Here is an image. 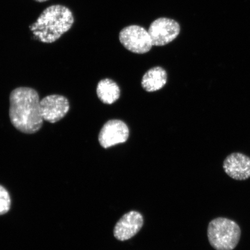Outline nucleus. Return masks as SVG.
Returning a JSON list of instances; mask_svg holds the SVG:
<instances>
[{
  "instance_id": "obj_13",
  "label": "nucleus",
  "mask_w": 250,
  "mask_h": 250,
  "mask_svg": "<svg viewBox=\"0 0 250 250\" xmlns=\"http://www.w3.org/2000/svg\"><path fill=\"white\" fill-rule=\"evenodd\" d=\"M34 1L38 2H44L45 1H48V0H34Z\"/></svg>"
},
{
  "instance_id": "obj_10",
  "label": "nucleus",
  "mask_w": 250,
  "mask_h": 250,
  "mask_svg": "<svg viewBox=\"0 0 250 250\" xmlns=\"http://www.w3.org/2000/svg\"><path fill=\"white\" fill-rule=\"evenodd\" d=\"M167 72L161 67H155L144 75L142 81L143 89L153 92L162 88L167 83Z\"/></svg>"
},
{
  "instance_id": "obj_12",
  "label": "nucleus",
  "mask_w": 250,
  "mask_h": 250,
  "mask_svg": "<svg viewBox=\"0 0 250 250\" xmlns=\"http://www.w3.org/2000/svg\"><path fill=\"white\" fill-rule=\"evenodd\" d=\"M11 198L5 188L0 186V215L5 214L11 208Z\"/></svg>"
},
{
  "instance_id": "obj_6",
  "label": "nucleus",
  "mask_w": 250,
  "mask_h": 250,
  "mask_svg": "<svg viewBox=\"0 0 250 250\" xmlns=\"http://www.w3.org/2000/svg\"><path fill=\"white\" fill-rule=\"evenodd\" d=\"M70 109L69 102L64 96L52 95L40 101V109L43 121L54 124L62 120Z\"/></svg>"
},
{
  "instance_id": "obj_1",
  "label": "nucleus",
  "mask_w": 250,
  "mask_h": 250,
  "mask_svg": "<svg viewBox=\"0 0 250 250\" xmlns=\"http://www.w3.org/2000/svg\"><path fill=\"white\" fill-rule=\"evenodd\" d=\"M9 102V118L16 129L25 134L38 132L43 120L36 90L30 87H18L11 93Z\"/></svg>"
},
{
  "instance_id": "obj_5",
  "label": "nucleus",
  "mask_w": 250,
  "mask_h": 250,
  "mask_svg": "<svg viewBox=\"0 0 250 250\" xmlns=\"http://www.w3.org/2000/svg\"><path fill=\"white\" fill-rule=\"evenodd\" d=\"M180 32L179 23L168 18H159L151 23L148 30L153 46H164L173 42Z\"/></svg>"
},
{
  "instance_id": "obj_3",
  "label": "nucleus",
  "mask_w": 250,
  "mask_h": 250,
  "mask_svg": "<svg viewBox=\"0 0 250 250\" xmlns=\"http://www.w3.org/2000/svg\"><path fill=\"white\" fill-rule=\"evenodd\" d=\"M209 243L216 250H233L240 241L241 229L235 222L226 218L214 219L208 228Z\"/></svg>"
},
{
  "instance_id": "obj_4",
  "label": "nucleus",
  "mask_w": 250,
  "mask_h": 250,
  "mask_svg": "<svg viewBox=\"0 0 250 250\" xmlns=\"http://www.w3.org/2000/svg\"><path fill=\"white\" fill-rule=\"evenodd\" d=\"M120 41L128 51L137 54H146L153 46L148 31L136 25L124 28L120 33Z\"/></svg>"
},
{
  "instance_id": "obj_2",
  "label": "nucleus",
  "mask_w": 250,
  "mask_h": 250,
  "mask_svg": "<svg viewBox=\"0 0 250 250\" xmlns=\"http://www.w3.org/2000/svg\"><path fill=\"white\" fill-rule=\"evenodd\" d=\"M74 23V18L70 9L57 4L46 8L29 28L34 39L43 43H51L69 31Z\"/></svg>"
},
{
  "instance_id": "obj_8",
  "label": "nucleus",
  "mask_w": 250,
  "mask_h": 250,
  "mask_svg": "<svg viewBox=\"0 0 250 250\" xmlns=\"http://www.w3.org/2000/svg\"><path fill=\"white\" fill-rule=\"evenodd\" d=\"M143 224V217L140 212L136 211L127 212L115 225L114 237L122 242L129 240L139 232Z\"/></svg>"
},
{
  "instance_id": "obj_9",
  "label": "nucleus",
  "mask_w": 250,
  "mask_h": 250,
  "mask_svg": "<svg viewBox=\"0 0 250 250\" xmlns=\"http://www.w3.org/2000/svg\"><path fill=\"white\" fill-rule=\"evenodd\" d=\"M225 172L232 179L243 181L250 178V158L242 153L228 155L223 163Z\"/></svg>"
},
{
  "instance_id": "obj_11",
  "label": "nucleus",
  "mask_w": 250,
  "mask_h": 250,
  "mask_svg": "<svg viewBox=\"0 0 250 250\" xmlns=\"http://www.w3.org/2000/svg\"><path fill=\"white\" fill-rule=\"evenodd\" d=\"M97 95L104 104H111L120 97V89L114 81L110 79L102 80L97 86Z\"/></svg>"
},
{
  "instance_id": "obj_7",
  "label": "nucleus",
  "mask_w": 250,
  "mask_h": 250,
  "mask_svg": "<svg viewBox=\"0 0 250 250\" xmlns=\"http://www.w3.org/2000/svg\"><path fill=\"white\" fill-rule=\"evenodd\" d=\"M129 136V130L126 124L121 120H110L102 127L99 135V142L102 147L111 146L126 142Z\"/></svg>"
}]
</instances>
